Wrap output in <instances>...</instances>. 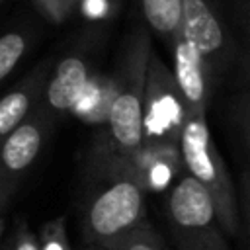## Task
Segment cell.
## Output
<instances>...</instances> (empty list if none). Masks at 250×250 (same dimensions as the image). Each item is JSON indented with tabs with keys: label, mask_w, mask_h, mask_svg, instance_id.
Segmentation results:
<instances>
[{
	"label": "cell",
	"mask_w": 250,
	"mask_h": 250,
	"mask_svg": "<svg viewBox=\"0 0 250 250\" xmlns=\"http://www.w3.org/2000/svg\"><path fill=\"white\" fill-rule=\"evenodd\" d=\"M96 158L82 205V238L107 246L146 221V188L127 156L109 148Z\"/></svg>",
	"instance_id": "cell-1"
},
{
	"label": "cell",
	"mask_w": 250,
	"mask_h": 250,
	"mask_svg": "<svg viewBox=\"0 0 250 250\" xmlns=\"http://www.w3.org/2000/svg\"><path fill=\"white\" fill-rule=\"evenodd\" d=\"M152 51L148 31L145 27L133 29L123 41L119 62L113 72L107 133L111 141L109 148L121 156H131L145 145L143 105Z\"/></svg>",
	"instance_id": "cell-2"
},
{
	"label": "cell",
	"mask_w": 250,
	"mask_h": 250,
	"mask_svg": "<svg viewBox=\"0 0 250 250\" xmlns=\"http://www.w3.org/2000/svg\"><path fill=\"white\" fill-rule=\"evenodd\" d=\"M180 152L186 174L197 180L213 197L227 234H240L238 189L230 178L225 158L213 141L207 115H188L180 137Z\"/></svg>",
	"instance_id": "cell-3"
},
{
	"label": "cell",
	"mask_w": 250,
	"mask_h": 250,
	"mask_svg": "<svg viewBox=\"0 0 250 250\" xmlns=\"http://www.w3.org/2000/svg\"><path fill=\"white\" fill-rule=\"evenodd\" d=\"M164 211L174 250H230L213 197L189 174L168 189Z\"/></svg>",
	"instance_id": "cell-4"
},
{
	"label": "cell",
	"mask_w": 250,
	"mask_h": 250,
	"mask_svg": "<svg viewBox=\"0 0 250 250\" xmlns=\"http://www.w3.org/2000/svg\"><path fill=\"white\" fill-rule=\"evenodd\" d=\"M186 119L188 105L174 72L152 51L143 105L145 145H180Z\"/></svg>",
	"instance_id": "cell-5"
},
{
	"label": "cell",
	"mask_w": 250,
	"mask_h": 250,
	"mask_svg": "<svg viewBox=\"0 0 250 250\" xmlns=\"http://www.w3.org/2000/svg\"><path fill=\"white\" fill-rule=\"evenodd\" d=\"M180 33L199 51L215 82L227 70L232 59V41L213 2L182 0Z\"/></svg>",
	"instance_id": "cell-6"
},
{
	"label": "cell",
	"mask_w": 250,
	"mask_h": 250,
	"mask_svg": "<svg viewBox=\"0 0 250 250\" xmlns=\"http://www.w3.org/2000/svg\"><path fill=\"white\" fill-rule=\"evenodd\" d=\"M92 78L94 72L90 51L86 47H80L66 53L51 68L47 88L43 94L47 107L55 113L74 111L82 96L86 94Z\"/></svg>",
	"instance_id": "cell-7"
},
{
	"label": "cell",
	"mask_w": 250,
	"mask_h": 250,
	"mask_svg": "<svg viewBox=\"0 0 250 250\" xmlns=\"http://www.w3.org/2000/svg\"><path fill=\"white\" fill-rule=\"evenodd\" d=\"M174 78L188 105V115H207V105L213 90V76L199 51L182 35L172 41Z\"/></svg>",
	"instance_id": "cell-8"
},
{
	"label": "cell",
	"mask_w": 250,
	"mask_h": 250,
	"mask_svg": "<svg viewBox=\"0 0 250 250\" xmlns=\"http://www.w3.org/2000/svg\"><path fill=\"white\" fill-rule=\"evenodd\" d=\"M47 115L41 111L27 117L20 127L2 139L0 145V172L12 182L16 176L25 172L41 152L47 133Z\"/></svg>",
	"instance_id": "cell-9"
},
{
	"label": "cell",
	"mask_w": 250,
	"mask_h": 250,
	"mask_svg": "<svg viewBox=\"0 0 250 250\" xmlns=\"http://www.w3.org/2000/svg\"><path fill=\"white\" fill-rule=\"evenodd\" d=\"M51 74L49 61L41 62L29 76H25L16 88H12L6 96L0 98V139L10 135L16 127H20L39 98L45 94L47 80Z\"/></svg>",
	"instance_id": "cell-10"
},
{
	"label": "cell",
	"mask_w": 250,
	"mask_h": 250,
	"mask_svg": "<svg viewBox=\"0 0 250 250\" xmlns=\"http://www.w3.org/2000/svg\"><path fill=\"white\" fill-rule=\"evenodd\" d=\"M141 10L150 29L172 45L182 29V0H141Z\"/></svg>",
	"instance_id": "cell-11"
},
{
	"label": "cell",
	"mask_w": 250,
	"mask_h": 250,
	"mask_svg": "<svg viewBox=\"0 0 250 250\" xmlns=\"http://www.w3.org/2000/svg\"><path fill=\"white\" fill-rule=\"evenodd\" d=\"M105 250H168L162 236L154 230V227L145 221L137 229H133L129 234L117 238L115 242L104 246Z\"/></svg>",
	"instance_id": "cell-12"
},
{
	"label": "cell",
	"mask_w": 250,
	"mask_h": 250,
	"mask_svg": "<svg viewBox=\"0 0 250 250\" xmlns=\"http://www.w3.org/2000/svg\"><path fill=\"white\" fill-rule=\"evenodd\" d=\"M27 35L18 29L0 35V82L18 66L27 51Z\"/></svg>",
	"instance_id": "cell-13"
},
{
	"label": "cell",
	"mask_w": 250,
	"mask_h": 250,
	"mask_svg": "<svg viewBox=\"0 0 250 250\" xmlns=\"http://www.w3.org/2000/svg\"><path fill=\"white\" fill-rule=\"evenodd\" d=\"M238 201H240V232L250 248V172L244 168L238 184Z\"/></svg>",
	"instance_id": "cell-14"
},
{
	"label": "cell",
	"mask_w": 250,
	"mask_h": 250,
	"mask_svg": "<svg viewBox=\"0 0 250 250\" xmlns=\"http://www.w3.org/2000/svg\"><path fill=\"white\" fill-rule=\"evenodd\" d=\"M37 10L51 21H62L80 4V0H33Z\"/></svg>",
	"instance_id": "cell-15"
},
{
	"label": "cell",
	"mask_w": 250,
	"mask_h": 250,
	"mask_svg": "<svg viewBox=\"0 0 250 250\" xmlns=\"http://www.w3.org/2000/svg\"><path fill=\"white\" fill-rule=\"evenodd\" d=\"M236 123H238L242 146H244V152H246V166L244 168L250 172V96H246L244 100L238 102V105H236Z\"/></svg>",
	"instance_id": "cell-16"
},
{
	"label": "cell",
	"mask_w": 250,
	"mask_h": 250,
	"mask_svg": "<svg viewBox=\"0 0 250 250\" xmlns=\"http://www.w3.org/2000/svg\"><path fill=\"white\" fill-rule=\"evenodd\" d=\"M64 232L57 230V232H49L45 244L41 246V250H66V242H64Z\"/></svg>",
	"instance_id": "cell-17"
},
{
	"label": "cell",
	"mask_w": 250,
	"mask_h": 250,
	"mask_svg": "<svg viewBox=\"0 0 250 250\" xmlns=\"http://www.w3.org/2000/svg\"><path fill=\"white\" fill-rule=\"evenodd\" d=\"M14 250H41V246L37 244V240L33 238V234H29V232H20L18 238H16Z\"/></svg>",
	"instance_id": "cell-18"
},
{
	"label": "cell",
	"mask_w": 250,
	"mask_h": 250,
	"mask_svg": "<svg viewBox=\"0 0 250 250\" xmlns=\"http://www.w3.org/2000/svg\"><path fill=\"white\" fill-rule=\"evenodd\" d=\"M244 62H246V70L250 74V16L246 20V45H244Z\"/></svg>",
	"instance_id": "cell-19"
},
{
	"label": "cell",
	"mask_w": 250,
	"mask_h": 250,
	"mask_svg": "<svg viewBox=\"0 0 250 250\" xmlns=\"http://www.w3.org/2000/svg\"><path fill=\"white\" fill-rule=\"evenodd\" d=\"M82 250H105L104 246H94V244H86Z\"/></svg>",
	"instance_id": "cell-20"
},
{
	"label": "cell",
	"mask_w": 250,
	"mask_h": 250,
	"mask_svg": "<svg viewBox=\"0 0 250 250\" xmlns=\"http://www.w3.org/2000/svg\"><path fill=\"white\" fill-rule=\"evenodd\" d=\"M2 2H4V0H0V4H2Z\"/></svg>",
	"instance_id": "cell-21"
}]
</instances>
